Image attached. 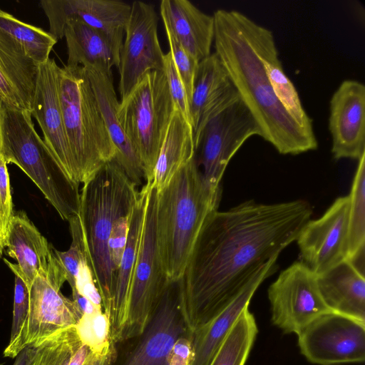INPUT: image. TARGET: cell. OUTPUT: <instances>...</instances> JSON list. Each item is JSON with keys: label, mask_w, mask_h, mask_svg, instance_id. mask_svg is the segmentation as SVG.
<instances>
[{"label": "cell", "mask_w": 365, "mask_h": 365, "mask_svg": "<svg viewBox=\"0 0 365 365\" xmlns=\"http://www.w3.org/2000/svg\"><path fill=\"white\" fill-rule=\"evenodd\" d=\"M312 214L304 200H249L210 212L178 280L189 334L225 309L267 262L296 241Z\"/></svg>", "instance_id": "obj_1"}, {"label": "cell", "mask_w": 365, "mask_h": 365, "mask_svg": "<svg viewBox=\"0 0 365 365\" xmlns=\"http://www.w3.org/2000/svg\"><path fill=\"white\" fill-rule=\"evenodd\" d=\"M212 16L215 53L257 123L260 137L282 155L316 150L314 133L300 127L274 95L258 50V24L235 10L218 9Z\"/></svg>", "instance_id": "obj_2"}, {"label": "cell", "mask_w": 365, "mask_h": 365, "mask_svg": "<svg viewBox=\"0 0 365 365\" xmlns=\"http://www.w3.org/2000/svg\"><path fill=\"white\" fill-rule=\"evenodd\" d=\"M83 185L79 215L86 253L103 312L108 315L115 287L108 240L115 222L132 212L139 190L114 159Z\"/></svg>", "instance_id": "obj_3"}, {"label": "cell", "mask_w": 365, "mask_h": 365, "mask_svg": "<svg viewBox=\"0 0 365 365\" xmlns=\"http://www.w3.org/2000/svg\"><path fill=\"white\" fill-rule=\"evenodd\" d=\"M218 206L205 187L195 156L158 192L156 235L168 282L181 278L206 217Z\"/></svg>", "instance_id": "obj_4"}, {"label": "cell", "mask_w": 365, "mask_h": 365, "mask_svg": "<svg viewBox=\"0 0 365 365\" xmlns=\"http://www.w3.org/2000/svg\"><path fill=\"white\" fill-rule=\"evenodd\" d=\"M58 91L74 182L79 185L113 160L117 150L84 68L61 67Z\"/></svg>", "instance_id": "obj_5"}, {"label": "cell", "mask_w": 365, "mask_h": 365, "mask_svg": "<svg viewBox=\"0 0 365 365\" xmlns=\"http://www.w3.org/2000/svg\"><path fill=\"white\" fill-rule=\"evenodd\" d=\"M0 152L35 183L61 218L80 212L79 185L72 182L37 133L30 111L0 104Z\"/></svg>", "instance_id": "obj_6"}, {"label": "cell", "mask_w": 365, "mask_h": 365, "mask_svg": "<svg viewBox=\"0 0 365 365\" xmlns=\"http://www.w3.org/2000/svg\"><path fill=\"white\" fill-rule=\"evenodd\" d=\"M174 110L163 71L146 73L118 103V121L141 162L146 183L153 181L154 168Z\"/></svg>", "instance_id": "obj_7"}, {"label": "cell", "mask_w": 365, "mask_h": 365, "mask_svg": "<svg viewBox=\"0 0 365 365\" xmlns=\"http://www.w3.org/2000/svg\"><path fill=\"white\" fill-rule=\"evenodd\" d=\"M253 116L238 97L205 125L195 149V160L212 199L220 204L224 172L237 151L250 137L260 136Z\"/></svg>", "instance_id": "obj_8"}, {"label": "cell", "mask_w": 365, "mask_h": 365, "mask_svg": "<svg viewBox=\"0 0 365 365\" xmlns=\"http://www.w3.org/2000/svg\"><path fill=\"white\" fill-rule=\"evenodd\" d=\"M158 191H149L138 256L133 273L128 313L121 342L140 335L153 317L168 281L156 235Z\"/></svg>", "instance_id": "obj_9"}, {"label": "cell", "mask_w": 365, "mask_h": 365, "mask_svg": "<svg viewBox=\"0 0 365 365\" xmlns=\"http://www.w3.org/2000/svg\"><path fill=\"white\" fill-rule=\"evenodd\" d=\"M267 293L271 321L285 334H297L317 317L331 312L320 295L317 276L301 261L283 270Z\"/></svg>", "instance_id": "obj_10"}, {"label": "cell", "mask_w": 365, "mask_h": 365, "mask_svg": "<svg viewBox=\"0 0 365 365\" xmlns=\"http://www.w3.org/2000/svg\"><path fill=\"white\" fill-rule=\"evenodd\" d=\"M297 336L301 354L312 364L340 365L365 360V323L352 318L324 313Z\"/></svg>", "instance_id": "obj_11"}, {"label": "cell", "mask_w": 365, "mask_h": 365, "mask_svg": "<svg viewBox=\"0 0 365 365\" xmlns=\"http://www.w3.org/2000/svg\"><path fill=\"white\" fill-rule=\"evenodd\" d=\"M65 272L53 252L48 266L41 269L29 287L27 346H37L53 333L76 326L83 316L73 300L61 288Z\"/></svg>", "instance_id": "obj_12"}, {"label": "cell", "mask_w": 365, "mask_h": 365, "mask_svg": "<svg viewBox=\"0 0 365 365\" xmlns=\"http://www.w3.org/2000/svg\"><path fill=\"white\" fill-rule=\"evenodd\" d=\"M158 22L153 5L139 1L130 5L118 67V91L121 98L126 96L146 73L163 69L165 54L158 40Z\"/></svg>", "instance_id": "obj_13"}, {"label": "cell", "mask_w": 365, "mask_h": 365, "mask_svg": "<svg viewBox=\"0 0 365 365\" xmlns=\"http://www.w3.org/2000/svg\"><path fill=\"white\" fill-rule=\"evenodd\" d=\"M189 333L180 307L178 281L169 282L144 331L128 339L123 354L116 352L108 365H168L175 341Z\"/></svg>", "instance_id": "obj_14"}, {"label": "cell", "mask_w": 365, "mask_h": 365, "mask_svg": "<svg viewBox=\"0 0 365 365\" xmlns=\"http://www.w3.org/2000/svg\"><path fill=\"white\" fill-rule=\"evenodd\" d=\"M349 195L336 198L324 215L309 220L297 242L301 262L319 275L347 259Z\"/></svg>", "instance_id": "obj_15"}, {"label": "cell", "mask_w": 365, "mask_h": 365, "mask_svg": "<svg viewBox=\"0 0 365 365\" xmlns=\"http://www.w3.org/2000/svg\"><path fill=\"white\" fill-rule=\"evenodd\" d=\"M60 68L51 58L38 66L31 113L41 129L43 140L48 150L68 178L75 183L59 98Z\"/></svg>", "instance_id": "obj_16"}, {"label": "cell", "mask_w": 365, "mask_h": 365, "mask_svg": "<svg viewBox=\"0 0 365 365\" xmlns=\"http://www.w3.org/2000/svg\"><path fill=\"white\" fill-rule=\"evenodd\" d=\"M329 129L334 159L359 160L365 154V86L345 80L330 101Z\"/></svg>", "instance_id": "obj_17"}, {"label": "cell", "mask_w": 365, "mask_h": 365, "mask_svg": "<svg viewBox=\"0 0 365 365\" xmlns=\"http://www.w3.org/2000/svg\"><path fill=\"white\" fill-rule=\"evenodd\" d=\"M40 6L47 16L49 33L58 41L63 37L66 24L71 20L101 30L123 43L130 5L114 0H41Z\"/></svg>", "instance_id": "obj_18"}, {"label": "cell", "mask_w": 365, "mask_h": 365, "mask_svg": "<svg viewBox=\"0 0 365 365\" xmlns=\"http://www.w3.org/2000/svg\"><path fill=\"white\" fill-rule=\"evenodd\" d=\"M238 97L215 53L199 62L189 106L195 150L207 123Z\"/></svg>", "instance_id": "obj_19"}, {"label": "cell", "mask_w": 365, "mask_h": 365, "mask_svg": "<svg viewBox=\"0 0 365 365\" xmlns=\"http://www.w3.org/2000/svg\"><path fill=\"white\" fill-rule=\"evenodd\" d=\"M278 257L267 262L242 292L220 313L191 333L192 359L190 365H210L220 346L263 281L274 273Z\"/></svg>", "instance_id": "obj_20"}, {"label": "cell", "mask_w": 365, "mask_h": 365, "mask_svg": "<svg viewBox=\"0 0 365 365\" xmlns=\"http://www.w3.org/2000/svg\"><path fill=\"white\" fill-rule=\"evenodd\" d=\"M151 184L145 183L130 214L125 248L118 269L114 295L108 314L112 344L121 342L127 319L130 284L144 223L148 197Z\"/></svg>", "instance_id": "obj_21"}, {"label": "cell", "mask_w": 365, "mask_h": 365, "mask_svg": "<svg viewBox=\"0 0 365 365\" xmlns=\"http://www.w3.org/2000/svg\"><path fill=\"white\" fill-rule=\"evenodd\" d=\"M38 67L22 47L0 29V104L31 112Z\"/></svg>", "instance_id": "obj_22"}, {"label": "cell", "mask_w": 365, "mask_h": 365, "mask_svg": "<svg viewBox=\"0 0 365 365\" xmlns=\"http://www.w3.org/2000/svg\"><path fill=\"white\" fill-rule=\"evenodd\" d=\"M94 92L110 137L116 148L114 160L136 185L145 180L141 162L121 128L117 116L118 101L114 89L112 71L88 66L83 67Z\"/></svg>", "instance_id": "obj_23"}, {"label": "cell", "mask_w": 365, "mask_h": 365, "mask_svg": "<svg viewBox=\"0 0 365 365\" xmlns=\"http://www.w3.org/2000/svg\"><path fill=\"white\" fill-rule=\"evenodd\" d=\"M160 11L165 29L198 62L211 54L213 16L205 14L187 0H163Z\"/></svg>", "instance_id": "obj_24"}, {"label": "cell", "mask_w": 365, "mask_h": 365, "mask_svg": "<svg viewBox=\"0 0 365 365\" xmlns=\"http://www.w3.org/2000/svg\"><path fill=\"white\" fill-rule=\"evenodd\" d=\"M7 255L16 260L14 264L4 262L11 270H16L29 289L38 272L46 268L53 252V247L41 234L26 212L14 213L5 242Z\"/></svg>", "instance_id": "obj_25"}, {"label": "cell", "mask_w": 365, "mask_h": 365, "mask_svg": "<svg viewBox=\"0 0 365 365\" xmlns=\"http://www.w3.org/2000/svg\"><path fill=\"white\" fill-rule=\"evenodd\" d=\"M317 276L320 295L327 308L365 323V277L348 260Z\"/></svg>", "instance_id": "obj_26"}, {"label": "cell", "mask_w": 365, "mask_h": 365, "mask_svg": "<svg viewBox=\"0 0 365 365\" xmlns=\"http://www.w3.org/2000/svg\"><path fill=\"white\" fill-rule=\"evenodd\" d=\"M68 66H92L106 71L118 68L123 46L105 32L76 20L63 29Z\"/></svg>", "instance_id": "obj_27"}, {"label": "cell", "mask_w": 365, "mask_h": 365, "mask_svg": "<svg viewBox=\"0 0 365 365\" xmlns=\"http://www.w3.org/2000/svg\"><path fill=\"white\" fill-rule=\"evenodd\" d=\"M258 50L274 95L298 125L309 133H314L312 120L304 109L299 96L284 71L272 32L258 24Z\"/></svg>", "instance_id": "obj_28"}, {"label": "cell", "mask_w": 365, "mask_h": 365, "mask_svg": "<svg viewBox=\"0 0 365 365\" xmlns=\"http://www.w3.org/2000/svg\"><path fill=\"white\" fill-rule=\"evenodd\" d=\"M195 153L192 126L175 108L154 168L152 187L162 190Z\"/></svg>", "instance_id": "obj_29"}, {"label": "cell", "mask_w": 365, "mask_h": 365, "mask_svg": "<svg viewBox=\"0 0 365 365\" xmlns=\"http://www.w3.org/2000/svg\"><path fill=\"white\" fill-rule=\"evenodd\" d=\"M93 353L76 326L59 330L35 346L29 365H83Z\"/></svg>", "instance_id": "obj_30"}, {"label": "cell", "mask_w": 365, "mask_h": 365, "mask_svg": "<svg viewBox=\"0 0 365 365\" xmlns=\"http://www.w3.org/2000/svg\"><path fill=\"white\" fill-rule=\"evenodd\" d=\"M349 197L347 259L364 273L365 254V154L358 160Z\"/></svg>", "instance_id": "obj_31"}, {"label": "cell", "mask_w": 365, "mask_h": 365, "mask_svg": "<svg viewBox=\"0 0 365 365\" xmlns=\"http://www.w3.org/2000/svg\"><path fill=\"white\" fill-rule=\"evenodd\" d=\"M0 29L7 33L38 66L50 58L58 40L41 28L25 23L0 8Z\"/></svg>", "instance_id": "obj_32"}, {"label": "cell", "mask_w": 365, "mask_h": 365, "mask_svg": "<svg viewBox=\"0 0 365 365\" xmlns=\"http://www.w3.org/2000/svg\"><path fill=\"white\" fill-rule=\"evenodd\" d=\"M258 332L255 317L244 310L210 365H245Z\"/></svg>", "instance_id": "obj_33"}, {"label": "cell", "mask_w": 365, "mask_h": 365, "mask_svg": "<svg viewBox=\"0 0 365 365\" xmlns=\"http://www.w3.org/2000/svg\"><path fill=\"white\" fill-rule=\"evenodd\" d=\"M14 297L11 332L9 342L4 351L5 357L15 358L27 346L29 312V289L14 269Z\"/></svg>", "instance_id": "obj_34"}, {"label": "cell", "mask_w": 365, "mask_h": 365, "mask_svg": "<svg viewBox=\"0 0 365 365\" xmlns=\"http://www.w3.org/2000/svg\"><path fill=\"white\" fill-rule=\"evenodd\" d=\"M83 341L93 353L107 354L115 349L110 337V324L104 312L83 314L76 325Z\"/></svg>", "instance_id": "obj_35"}, {"label": "cell", "mask_w": 365, "mask_h": 365, "mask_svg": "<svg viewBox=\"0 0 365 365\" xmlns=\"http://www.w3.org/2000/svg\"><path fill=\"white\" fill-rule=\"evenodd\" d=\"M72 241L70 248L64 252L54 248L55 255L66 274L71 288L75 286V279L80 262L87 257L84 235L79 214L68 221Z\"/></svg>", "instance_id": "obj_36"}, {"label": "cell", "mask_w": 365, "mask_h": 365, "mask_svg": "<svg viewBox=\"0 0 365 365\" xmlns=\"http://www.w3.org/2000/svg\"><path fill=\"white\" fill-rule=\"evenodd\" d=\"M165 29L170 45V52L185 87L190 106L199 62L182 46L168 29Z\"/></svg>", "instance_id": "obj_37"}, {"label": "cell", "mask_w": 365, "mask_h": 365, "mask_svg": "<svg viewBox=\"0 0 365 365\" xmlns=\"http://www.w3.org/2000/svg\"><path fill=\"white\" fill-rule=\"evenodd\" d=\"M163 71L165 75L175 108L190 123L188 98L170 51L165 54Z\"/></svg>", "instance_id": "obj_38"}, {"label": "cell", "mask_w": 365, "mask_h": 365, "mask_svg": "<svg viewBox=\"0 0 365 365\" xmlns=\"http://www.w3.org/2000/svg\"><path fill=\"white\" fill-rule=\"evenodd\" d=\"M13 215V202L7 163L0 152V239L4 247Z\"/></svg>", "instance_id": "obj_39"}, {"label": "cell", "mask_w": 365, "mask_h": 365, "mask_svg": "<svg viewBox=\"0 0 365 365\" xmlns=\"http://www.w3.org/2000/svg\"><path fill=\"white\" fill-rule=\"evenodd\" d=\"M130 214L120 217L115 222L108 240L109 259L115 280L127 242Z\"/></svg>", "instance_id": "obj_40"}, {"label": "cell", "mask_w": 365, "mask_h": 365, "mask_svg": "<svg viewBox=\"0 0 365 365\" xmlns=\"http://www.w3.org/2000/svg\"><path fill=\"white\" fill-rule=\"evenodd\" d=\"M71 290H76L81 295L89 299L94 305L103 308L101 297L97 288L87 257L80 262L75 279V286Z\"/></svg>", "instance_id": "obj_41"}, {"label": "cell", "mask_w": 365, "mask_h": 365, "mask_svg": "<svg viewBox=\"0 0 365 365\" xmlns=\"http://www.w3.org/2000/svg\"><path fill=\"white\" fill-rule=\"evenodd\" d=\"M192 354V341L187 333L175 341L168 356V365H190Z\"/></svg>", "instance_id": "obj_42"}, {"label": "cell", "mask_w": 365, "mask_h": 365, "mask_svg": "<svg viewBox=\"0 0 365 365\" xmlns=\"http://www.w3.org/2000/svg\"><path fill=\"white\" fill-rule=\"evenodd\" d=\"M71 291L73 300L83 314H92L103 310V308L94 305L89 299L81 295L76 290Z\"/></svg>", "instance_id": "obj_43"}, {"label": "cell", "mask_w": 365, "mask_h": 365, "mask_svg": "<svg viewBox=\"0 0 365 365\" xmlns=\"http://www.w3.org/2000/svg\"><path fill=\"white\" fill-rule=\"evenodd\" d=\"M115 354V349L110 353H92L86 359L83 365H108Z\"/></svg>", "instance_id": "obj_44"}, {"label": "cell", "mask_w": 365, "mask_h": 365, "mask_svg": "<svg viewBox=\"0 0 365 365\" xmlns=\"http://www.w3.org/2000/svg\"><path fill=\"white\" fill-rule=\"evenodd\" d=\"M35 352V346H26L17 356L14 365H29Z\"/></svg>", "instance_id": "obj_45"}, {"label": "cell", "mask_w": 365, "mask_h": 365, "mask_svg": "<svg viewBox=\"0 0 365 365\" xmlns=\"http://www.w3.org/2000/svg\"><path fill=\"white\" fill-rule=\"evenodd\" d=\"M4 248V246L3 245L2 242L0 240V257L2 256Z\"/></svg>", "instance_id": "obj_46"}]
</instances>
